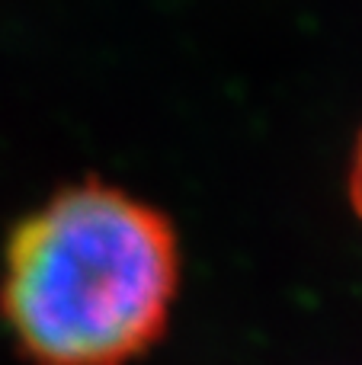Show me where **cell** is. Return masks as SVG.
<instances>
[{"label": "cell", "instance_id": "7a4b0ae2", "mask_svg": "<svg viewBox=\"0 0 362 365\" xmlns=\"http://www.w3.org/2000/svg\"><path fill=\"white\" fill-rule=\"evenodd\" d=\"M346 192H350V205L353 212L359 215L362 221V132L356 138V148H353V158H350V177H346Z\"/></svg>", "mask_w": 362, "mask_h": 365}, {"label": "cell", "instance_id": "6da1fadb", "mask_svg": "<svg viewBox=\"0 0 362 365\" xmlns=\"http://www.w3.org/2000/svg\"><path fill=\"white\" fill-rule=\"evenodd\" d=\"M180 276L173 221L90 177L10 231L0 317L29 365H128L167 334Z\"/></svg>", "mask_w": 362, "mask_h": 365}]
</instances>
